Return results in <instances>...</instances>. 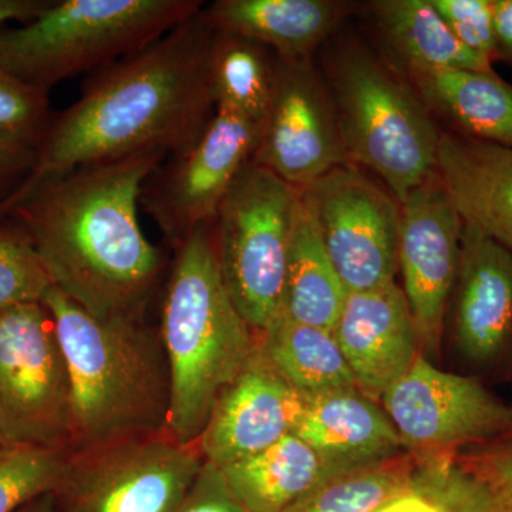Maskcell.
I'll return each instance as SVG.
<instances>
[{"label":"cell","instance_id":"obj_18","mask_svg":"<svg viewBox=\"0 0 512 512\" xmlns=\"http://www.w3.org/2000/svg\"><path fill=\"white\" fill-rule=\"evenodd\" d=\"M437 175L464 225L512 254V150L440 133Z\"/></svg>","mask_w":512,"mask_h":512},{"label":"cell","instance_id":"obj_36","mask_svg":"<svg viewBox=\"0 0 512 512\" xmlns=\"http://www.w3.org/2000/svg\"><path fill=\"white\" fill-rule=\"evenodd\" d=\"M497 57L512 64V0H493Z\"/></svg>","mask_w":512,"mask_h":512},{"label":"cell","instance_id":"obj_23","mask_svg":"<svg viewBox=\"0 0 512 512\" xmlns=\"http://www.w3.org/2000/svg\"><path fill=\"white\" fill-rule=\"evenodd\" d=\"M372 12L377 29L407 73L493 70L490 60L467 49L453 35L431 0H380L372 3Z\"/></svg>","mask_w":512,"mask_h":512},{"label":"cell","instance_id":"obj_15","mask_svg":"<svg viewBox=\"0 0 512 512\" xmlns=\"http://www.w3.org/2000/svg\"><path fill=\"white\" fill-rule=\"evenodd\" d=\"M306 399L276 372L261 343L215 403L197 441L202 458L217 467L255 456L295 433Z\"/></svg>","mask_w":512,"mask_h":512},{"label":"cell","instance_id":"obj_3","mask_svg":"<svg viewBox=\"0 0 512 512\" xmlns=\"http://www.w3.org/2000/svg\"><path fill=\"white\" fill-rule=\"evenodd\" d=\"M72 384L70 456L167 433L170 369L146 319H101L55 286L42 299Z\"/></svg>","mask_w":512,"mask_h":512},{"label":"cell","instance_id":"obj_9","mask_svg":"<svg viewBox=\"0 0 512 512\" xmlns=\"http://www.w3.org/2000/svg\"><path fill=\"white\" fill-rule=\"evenodd\" d=\"M202 466L197 444L168 434L70 456L56 512H177Z\"/></svg>","mask_w":512,"mask_h":512},{"label":"cell","instance_id":"obj_20","mask_svg":"<svg viewBox=\"0 0 512 512\" xmlns=\"http://www.w3.org/2000/svg\"><path fill=\"white\" fill-rule=\"evenodd\" d=\"M407 74L427 109L446 117L457 133L512 150V86L494 70Z\"/></svg>","mask_w":512,"mask_h":512},{"label":"cell","instance_id":"obj_8","mask_svg":"<svg viewBox=\"0 0 512 512\" xmlns=\"http://www.w3.org/2000/svg\"><path fill=\"white\" fill-rule=\"evenodd\" d=\"M0 434L9 446L70 454L72 384L42 302L0 313Z\"/></svg>","mask_w":512,"mask_h":512},{"label":"cell","instance_id":"obj_14","mask_svg":"<svg viewBox=\"0 0 512 512\" xmlns=\"http://www.w3.org/2000/svg\"><path fill=\"white\" fill-rule=\"evenodd\" d=\"M406 448L490 439L512 427V410L471 377L443 372L419 356L380 400Z\"/></svg>","mask_w":512,"mask_h":512},{"label":"cell","instance_id":"obj_19","mask_svg":"<svg viewBox=\"0 0 512 512\" xmlns=\"http://www.w3.org/2000/svg\"><path fill=\"white\" fill-rule=\"evenodd\" d=\"M295 434L339 474L383 463L406 448L380 403L357 389L308 400Z\"/></svg>","mask_w":512,"mask_h":512},{"label":"cell","instance_id":"obj_5","mask_svg":"<svg viewBox=\"0 0 512 512\" xmlns=\"http://www.w3.org/2000/svg\"><path fill=\"white\" fill-rule=\"evenodd\" d=\"M204 8L198 0H63L0 32V67L49 92L153 45Z\"/></svg>","mask_w":512,"mask_h":512},{"label":"cell","instance_id":"obj_1","mask_svg":"<svg viewBox=\"0 0 512 512\" xmlns=\"http://www.w3.org/2000/svg\"><path fill=\"white\" fill-rule=\"evenodd\" d=\"M215 29L202 8L136 55L84 83L82 97L50 119L32 173L0 220L40 185L86 165L190 150L215 114L208 60Z\"/></svg>","mask_w":512,"mask_h":512},{"label":"cell","instance_id":"obj_34","mask_svg":"<svg viewBox=\"0 0 512 512\" xmlns=\"http://www.w3.org/2000/svg\"><path fill=\"white\" fill-rule=\"evenodd\" d=\"M474 476L487 488L501 512H512V443L485 453Z\"/></svg>","mask_w":512,"mask_h":512},{"label":"cell","instance_id":"obj_4","mask_svg":"<svg viewBox=\"0 0 512 512\" xmlns=\"http://www.w3.org/2000/svg\"><path fill=\"white\" fill-rule=\"evenodd\" d=\"M174 249L160 328L171 382L167 433L192 446L254 352L258 335L229 295L212 224L195 229Z\"/></svg>","mask_w":512,"mask_h":512},{"label":"cell","instance_id":"obj_21","mask_svg":"<svg viewBox=\"0 0 512 512\" xmlns=\"http://www.w3.org/2000/svg\"><path fill=\"white\" fill-rule=\"evenodd\" d=\"M205 15L218 32L247 37L281 59H306L329 35L340 5L328 0H218Z\"/></svg>","mask_w":512,"mask_h":512},{"label":"cell","instance_id":"obj_25","mask_svg":"<svg viewBox=\"0 0 512 512\" xmlns=\"http://www.w3.org/2000/svg\"><path fill=\"white\" fill-rule=\"evenodd\" d=\"M259 343L276 372L306 402L325 394L357 389L333 330L303 325L281 315L259 335Z\"/></svg>","mask_w":512,"mask_h":512},{"label":"cell","instance_id":"obj_32","mask_svg":"<svg viewBox=\"0 0 512 512\" xmlns=\"http://www.w3.org/2000/svg\"><path fill=\"white\" fill-rule=\"evenodd\" d=\"M453 35L467 49L494 62L497 57L493 0H431Z\"/></svg>","mask_w":512,"mask_h":512},{"label":"cell","instance_id":"obj_31","mask_svg":"<svg viewBox=\"0 0 512 512\" xmlns=\"http://www.w3.org/2000/svg\"><path fill=\"white\" fill-rule=\"evenodd\" d=\"M50 119L49 92L22 82L0 67V141L37 150Z\"/></svg>","mask_w":512,"mask_h":512},{"label":"cell","instance_id":"obj_12","mask_svg":"<svg viewBox=\"0 0 512 512\" xmlns=\"http://www.w3.org/2000/svg\"><path fill=\"white\" fill-rule=\"evenodd\" d=\"M251 161L298 190L352 163L332 96L308 60L276 56L274 89Z\"/></svg>","mask_w":512,"mask_h":512},{"label":"cell","instance_id":"obj_10","mask_svg":"<svg viewBox=\"0 0 512 512\" xmlns=\"http://www.w3.org/2000/svg\"><path fill=\"white\" fill-rule=\"evenodd\" d=\"M301 195L349 293L396 282L400 204L392 194L350 163L303 188Z\"/></svg>","mask_w":512,"mask_h":512},{"label":"cell","instance_id":"obj_28","mask_svg":"<svg viewBox=\"0 0 512 512\" xmlns=\"http://www.w3.org/2000/svg\"><path fill=\"white\" fill-rule=\"evenodd\" d=\"M70 454L50 448L9 446L0 450V512H16L62 483Z\"/></svg>","mask_w":512,"mask_h":512},{"label":"cell","instance_id":"obj_27","mask_svg":"<svg viewBox=\"0 0 512 512\" xmlns=\"http://www.w3.org/2000/svg\"><path fill=\"white\" fill-rule=\"evenodd\" d=\"M413 483L412 468L397 456L330 478L284 512H375Z\"/></svg>","mask_w":512,"mask_h":512},{"label":"cell","instance_id":"obj_35","mask_svg":"<svg viewBox=\"0 0 512 512\" xmlns=\"http://www.w3.org/2000/svg\"><path fill=\"white\" fill-rule=\"evenodd\" d=\"M36 150L0 141V205L22 187L35 165Z\"/></svg>","mask_w":512,"mask_h":512},{"label":"cell","instance_id":"obj_39","mask_svg":"<svg viewBox=\"0 0 512 512\" xmlns=\"http://www.w3.org/2000/svg\"><path fill=\"white\" fill-rule=\"evenodd\" d=\"M9 447V444L6 443L5 439H3L2 434H0V450L3 448Z\"/></svg>","mask_w":512,"mask_h":512},{"label":"cell","instance_id":"obj_16","mask_svg":"<svg viewBox=\"0 0 512 512\" xmlns=\"http://www.w3.org/2000/svg\"><path fill=\"white\" fill-rule=\"evenodd\" d=\"M333 333L357 390L376 403L421 355L412 313L397 282L349 293Z\"/></svg>","mask_w":512,"mask_h":512},{"label":"cell","instance_id":"obj_38","mask_svg":"<svg viewBox=\"0 0 512 512\" xmlns=\"http://www.w3.org/2000/svg\"><path fill=\"white\" fill-rule=\"evenodd\" d=\"M16 512H56L55 500H53V494L42 495L37 497L30 503L23 505Z\"/></svg>","mask_w":512,"mask_h":512},{"label":"cell","instance_id":"obj_29","mask_svg":"<svg viewBox=\"0 0 512 512\" xmlns=\"http://www.w3.org/2000/svg\"><path fill=\"white\" fill-rule=\"evenodd\" d=\"M52 285L28 235L15 222L0 224V313L42 302Z\"/></svg>","mask_w":512,"mask_h":512},{"label":"cell","instance_id":"obj_26","mask_svg":"<svg viewBox=\"0 0 512 512\" xmlns=\"http://www.w3.org/2000/svg\"><path fill=\"white\" fill-rule=\"evenodd\" d=\"M271 49L215 30L208 60L215 110H228L261 128L274 89L276 57Z\"/></svg>","mask_w":512,"mask_h":512},{"label":"cell","instance_id":"obj_22","mask_svg":"<svg viewBox=\"0 0 512 512\" xmlns=\"http://www.w3.org/2000/svg\"><path fill=\"white\" fill-rule=\"evenodd\" d=\"M218 468L229 491L249 512H284L339 476L295 433L255 456Z\"/></svg>","mask_w":512,"mask_h":512},{"label":"cell","instance_id":"obj_40","mask_svg":"<svg viewBox=\"0 0 512 512\" xmlns=\"http://www.w3.org/2000/svg\"><path fill=\"white\" fill-rule=\"evenodd\" d=\"M512 410V409H511Z\"/></svg>","mask_w":512,"mask_h":512},{"label":"cell","instance_id":"obj_33","mask_svg":"<svg viewBox=\"0 0 512 512\" xmlns=\"http://www.w3.org/2000/svg\"><path fill=\"white\" fill-rule=\"evenodd\" d=\"M177 512H249L229 491L221 470L204 460L200 473Z\"/></svg>","mask_w":512,"mask_h":512},{"label":"cell","instance_id":"obj_11","mask_svg":"<svg viewBox=\"0 0 512 512\" xmlns=\"http://www.w3.org/2000/svg\"><path fill=\"white\" fill-rule=\"evenodd\" d=\"M259 130L232 111L215 110L200 140L147 178L140 205L173 248L214 222L229 188L254 156Z\"/></svg>","mask_w":512,"mask_h":512},{"label":"cell","instance_id":"obj_37","mask_svg":"<svg viewBox=\"0 0 512 512\" xmlns=\"http://www.w3.org/2000/svg\"><path fill=\"white\" fill-rule=\"evenodd\" d=\"M52 0H0V26L12 20L28 23L50 6Z\"/></svg>","mask_w":512,"mask_h":512},{"label":"cell","instance_id":"obj_17","mask_svg":"<svg viewBox=\"0 0 512 512\" xmlns=\"http://www.w3.org/2000/svg\"><path fill=\"white\" fill-rule=\"evenodd\" d=\"M451 302L458 352L477 365L494 360L512 333V254L468 225Z\"/></svg>","mask_w":512,"mask_h":512},{"label":"cell","instance_id":"obj_13","mask_svg":"<svg viewBox=\"0 0 512 512\" xmlns=\"http://www.w3.org/2000/svg\"><path fill=\"white\" fill-rule=\"evenodd\" d=\"M464 222L434 174L400 204L399 266L420 349L437 355L456 285Z\"/></svg>","mask_w":512,"mask_h":512},{"label":"cell","instance_id":"obj_30","mask_svg":"<svg viewBox=\"0 0 512 512\" xmlns=\"http://www.w3.org/2000/svg\"><path fill=\"white\" fill-rule=\"evenodd\" d=\"M375 512H501L476 476L414 480L412 487Z\"/></svg>","mask_w":512,"mask_h":512},{"label":"cell","instance_id":"obj_6","mask_svg":"<svg viewBox=\"0 0 512 512\" xmlns=\"http://www.w3.org/2000/svg\"><path fill=\"white\" fill-rule=\"evenodd\" d=\"M332 100L353 164L382 178L402 204L437 173L440 131L414 89L365 50L336 60Z\"/></svg>","mask_w":512,"mask_h":512},{"label":"cell","instance_id":"obj_24","mask_svg":"<svg viewBox=\"0 0 512 512\" xmlns=\"http://www.w3.org/2000/svg\"><path fill=\"white\" fill-rule=\"evenodd\" d=\"M348 295L301 195L289 241L282 315L333 330Z\"/></svg>","mask_w":512,"mask_h":512},{"label":"cell","instance_id":"obj_7","mask_svg":"<svg viewBox=\"0 0 512 512\" xmlns=\"http://www.w3.org/2000/svg\"><path fill=\"white\" fill-rule=\"evenodd\" d=\"M299 201L301 190L249 161L212 222L225 285L256 335L282 315L286 261Z\"/></svg>","mask_w":512,"mask_h":512},{"label":"cell","instance_id":"obj_2","mask_svg":"<svg viewBox=\"0 0 512 512\" xmlns=\"http://www.w3.org/2000/svg\"><path fill=\"white\" fill-rule=\"evenodd\" d=\"M167 154L143 151L40 185L2 218L28 235L55 288L101 319H146L163 252L138 221L144 183Z\"/></svg>","mask_w":512,"mask_h":512}]
</instances>
